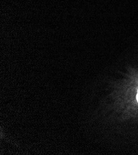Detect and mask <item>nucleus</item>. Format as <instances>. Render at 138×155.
Here are the masks:
<instances>
[{
  "label": "nucleus",
  "mask_w": 138,
  "mask_h": 155,
  "mask_svg": "<svg viewBox=\"0 0 138 155\" xmlns=\"http://www.w3.org/2000/svg\"><path fill=\"white\" fill-rule=\"evenodd\" d=\"M136 98H137V101H138V91H137V95Z\"/></svg>",
  "instance_id": "obj_1"
}]
</instances>
